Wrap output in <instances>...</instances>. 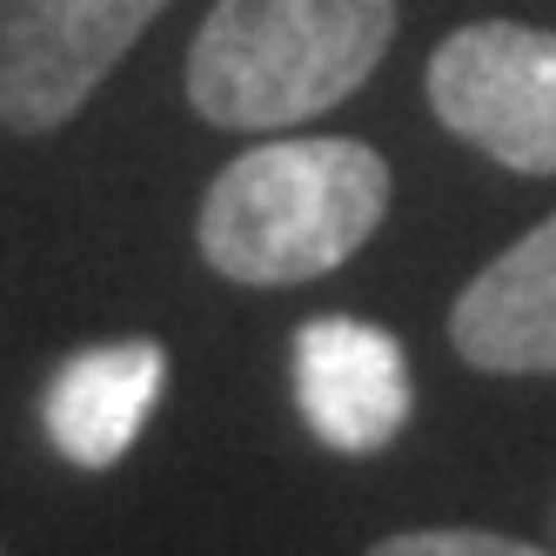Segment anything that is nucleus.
Segmentation results:
<instances>
[{"label": "nucleus", "mask_w": 556, "mask_h": 556, "mask_svg": "<svg viewBox=\"0 0 556 556\" xmlns=\"http://www.w3.org/2000/svg\"><path fill=\"white\" fill-rule=\"evenodd\" d=\"M389 215V162L349 135L262 141L208 181L194 242L222 282L295 289L342 268Z\"/></svg>", "instance_id": "obj_1"}, {"label": "nucleus", "mask_w": 556, "mask_h": 556, "mask_svg": "<svg viewBox=\"0 0 556 556\" xmlns=\"http://www.w3.org/2000/svg\"><path fill=\"white\" fill-rule=\"evenodd\" d=\"M395 0H215L188 48V101L215 128L315 122L376 74Z\"/></svg>", "instance_id": "obj_2"}, {"label": "nucleus", "mask_w": 556, "mask_h": 556, "mask_svg": "<svg viewBox=\"0 0 556 556\" xmlns=\"http://www.w3.org/2000/svg\"><path fill=\"white\" fill-rule=\"evenodd\" d=\"M429 108L509 175H556V34L469 21L429 54Z\"/></svg>", "instance_id": "obj_3"}, {"label": "nucleus", "mask_w": 556, "mask_h": 556, "mask_svg": "<svg viewBox=\"0 0 556 556\" xmlns=\"http://www.w3.org/2000/svg\"><path fill=\"white\" fill-rule=\"evenodd\" d=\"M168 0H0V128L48 135L88 108Z\"/></svg>", "instance_id": "obj_4"}, {"label": "nucleus", "mask_w": 556, "mask_h": 556, "mask_svg": "<svg viewBox=\"0 0 556 556\" xmlns=\"http://www.w3.org/2000/svg\"><path fill=\"white\" fill-rule=\"evenodd\" d=\"M295 403L308 429L342 456H376L416 409L409 355L389 329L355 315H315L295 336Z\"/></svg>", "instance_id": "obj_5"}, {"label": "nucleus", "mask_w": 556, "mask_h": 556, "mask_svg": "<svg viewBox=\"0 0 556 556\" xmlns=\"http://www.w3.org/2000/svg\"><path fill=\"white\" fill-rule=\"evenodd\" d=\"M450 342L483 376H556V215L456 295Z\"/></svg>", "instance_id": "obj_6"}, {"label": "nucleus", "mask_w": 556, "mask_h": 556, "mask_svg": "<svg viewBox=\"0 0 556 556\" xmlns=\"http://www.w3.org/2000/svg\"><path fill=\"white\" fill-rule=\"evenodd\" d=\"M162 382H168V355L162 342L128 336V342H101L81 349L54 369L48 389V429H54V450L81 469H108L135 450L141 422L162 403Z\"/></svg>", "instance_id": "obj_7"}, {"label": "nucleus", "mask_w": 556, "mask_h": 556, "mask_svg": "<svg viewBox=\"0 0 556 556\" xmlns=\"http://www.w3.org/2000/svg\"><path fill=\"white\" fill-rule=\"evenodd\" d=\"M369 556H549V549L496 536V530H395Z\"/></svg>", "instance_id": "obj_8"}]
</instances>
